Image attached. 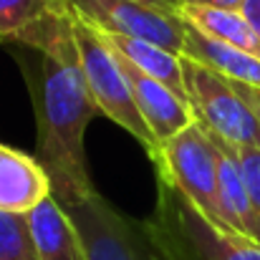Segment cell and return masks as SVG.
Listing matches in <instances>:
<instances>
[{
	"label": "cell",
	"instance_id": "cell-8",
	"mask_svg": "<svg viewBox=\"0 0 260 260\" xmlns=\"http://www.w3.org/2000/svg\"><path fill=\"white\" fill-rule=\"evenodd\" d=\"M119 56V53H116ZM121 69L126 76V84L132 88L134 104L144 119V124L149 126L152 137L157 139V147L162 149L170 139H174L179 132H184L187 126H192L197 121L192 106L179 99L170 86H165L162 81L147 76L144 71H139L137 66H132L126 58H121ZM159 154V152H157Z\"/></svg>",
	"mask_w": 260,
	"mask_h": 260
},
{
	"label": "cell",
	"instance_id": "cell-11",
	"mask_svg": "<svg viewBox=\"0 0 260 260\" xmlns=\"http://www.w3.org/2000/svg\"><path fill=\"white\" fill-rule=\"evenodd\" d=\"M28 222L41 260H88L76 222L53 194L28 212Z\"/></svg>",
	"mask_w": 260,
	"mask_h": 260
},
{
	"label": "cell",
	"instance_id": "cell-14",
	"mask_svg": "<svg viewBox=\"0 0 260 260\" xmlns=\"http://www.w3.org/2000/svg\"><path fill=\"white\" fill-rule=\"evenodd\" d=\"M179 18L187 20L192 28L205 33L212 41L235 46L250 56L260 58V36L243 10H222V8H205V5H184Z\"/></svg>",
	"mask_w": 260,
	"mask_h": 260
},
{
	"label": "cell",
	"instance_id": "cell-9",
	"mask_svg": "<svg viewBox=\"0 0 260 260\" xmlns=\"http://www.w3.org/2000/svg\"><path fill=\"white\" fill-rule=\"evenodd\" d=\"M51 194V174L38 157L0 144V212L28 215Z\"/></svg>",
	"mask_w": 260,
	"mask_h": 260
},
{
	"label": "cell",
	"instance_id": "cell-1",
	"mask_svg": "<svg viewBox=\"0 0 260 260\" xmlns=\"http://www.w3.org/2000/svg\"><path fill=\"white\" fill-rule=\"evenodd\" d=\"M13 43L33 56L28 61L33 66L23 63V74L36 106L38 159L51 174L53 197L61 205L84 197L96 189L88 174L84 137L91 119L101 111L81 69L71 8L61 5Z\"/></svg>",
	"mask_w": 260,
	"mask_h": 260
},
{
	"label": "cell",
	"instance_id": "cell-19",
	"mask_svg": "<svg viewBox=\"0 0 260 260\" xmlns=\"http://www.w3.org/2000/svg\"><path fill=\"white\" fill-rule=\"evenodd\" d=\"M137 3H144V5H152L157 10H165V13H174L179 15V10L187 5V0H137Z\"/></svg>",
	"mask_w": 260,
	"mask_h": 260
},
{
	"label": "cell",
	"instance_id": "cell-16",
	"mask_svg": "<svg viewBox=\"0 0 260 260\" xmlns=\"http://www.w3.org/2000/svg\"><path fill=\"white\" fill-rule=\"evenodd\" d=\"M0 260H41L28 215L0 212Z\"/></svg>",
	"mask_w": 260,
	"mask_h": 260
},
{
	"label": "cell",
	"instance_id": "cell-13",
	"mask_svg": "<svg viewBox=\"0 0 260 260\" xmlns=\"http://www.w3.org/2000/svg\"><path fill=\"white\" fill-rule=\"evenodd\" d=\"M99 33V30H96ZM104 38V43L119 53L121 58H126L132 66H137L139 71H144L147 76L162 81L165 86H170L179 96L189 104L187 96V86H184V71H182V56L172 53L165 46H157L152 41L144 38H132V36H114V33H99Z\"/></svg>",
	"mask_w": 260,
	"mask_h": 260
},
{
	"label": "cell",
	"instance_id": "cell-5",
	"mask_svg": "<svg viewBox=\"0 0 260 260\" xmlns=\"http://www.w3.org/2000/svg\"><path fill=\"white\" fill-rule=\"evenodd\" d=\"M182 71L189 106L197 121L233 147L260 149V119L235 91L233 81L184 56Z\"/></svg>",
	"mask_w": 260,
	"mask_h": 260
},
{
	"label": "cell",
	"instance_id": "cell-20",
	"mask_svg": "<svg viewBox=\"0 0 260 260\" xmlns=\"http://www.w3.org/2000/svg\"><path fill=\"white\" fill-rule=\"evenodd\" d=\"M243 15L250 20V25L255 28V33L260 36V0H248L243 5Z\"/></svg>",
	"mask_w": 260,
	"mask_h": 260
},
{
	"label": "cell",
	"instance_id": "cell-3",
	"mask_svg": "<svg viewBox=\"0 0 260 260\" xmlns=\"http://www.w3.org/2000/svg\"><path fill=\"white\" fill-rule=\"evenodd\" d=\"M74 30H76V46H79V56H81V69L86 76V84L91 88V96L99 106V111L111 119L114 124H119L124 132H129L149 154V159L157 157L159 147L157 139L152 137L149 126L144 124L132 88L126 84L124 69L119 56L104 43V38L86 25L84 20H79L74 15Z\"/></svg>",
	"mask_w": 260,
	"mask_h": 260
},
{
	"label": "cell",
	"instance_id": "cell-4",
	"mask_svg": "<svg viewBox=\"0 0 260 260\" xmlns=\"http://www.w3.org/2000/svg\"><path fill=\"white\" fill-rule=\"evenodd\" d=\"M76 222L88 260H167L152 240L147 222H137L109 205L99 189L61 205Z\"/></svg>",
	"mask_w": 260,
	"mask_h": 260
},
{
	"label": "cell",
	"instance_id": "cell-7",
	"mask_svg": "<svg viewBox=\"0 0 260 260\" xmlns=\"http://www.w3.org/2000/svg\"><path fill=\"white\" fill-rule=\"evenodd\" d=\"M71 13L99 33L144 38L182 56L184 20L137 0H66Z\"/></svg>",
	"mask_w": 260,
	"mask_h": 260
},
{
	"label": "cell",
	"instance_id": "cell-10",
	"mask_svg": "<svg viewBox=\"0 0 260 260\" xmlns=\"http://www.w3.org/2000/svg\"><path fill=\"white\" fill-rule=\"evenodd\" d=\"M210 132V129H207ZM212 142L217 147V207H220V222L240 235H248L255 240V217L250 194L245 187V177L238 162V149L212 134Z\"/></svg>",
	"mask_w": 260,
	"mask_h": 260
},
{
	"label": "cell",
	"instance_id": "cell-18",
	"mask_svg": "<svg viewBox=\"0 0 260 260\" xmlns=\"http://www.w3.org/2000/svg\"><path fill=\"white\" fill-rule=\"evenodd\" d=\"M248 0H187V5H205V8H222V10H243Z\"/></svg>",
	"mask_w": 260,
	"mask_h": 260
},
{
	"label": "cell",
	"instance_id": "cell-17",
	"mask_svg": "<svg viewBox=\"0 0 260 260\" xmlns=\"http://www.w3.org/2000/svg\"><path fill=\"white\" fill-rule=\"evenodd\" d=\"M235 149H238V162H240L245 187L250 194V205H253L255 240L260 243V149H255V147H235Z\"/></svg>",
	"mask_w": 260,
	"mask_h": 260
},
{
	"label": "cell",
	"instance_id": "cell-15",
	"mask_svg": "<svg viewBox=\"0 0 260 260\" xmlns=\"http://www.w3.org/2000/svg\"><path fill=\"white\" fill-rule=\"evenodd\" d=\"M61 5L66 0H0V43H13Z\"/></svg>",
	"mask_w": 260,
	"mask_h": 260
},
{
	"label": "cell",
	"instance_id": "cell-12",
	"mask_svg": "<svg viewBox=\"0 0 260 260\" xmlns=\"http://www.w3.org/2000/svg\"><path fill=\"white\" fill-rule=\"evenodd\" d=\"M182 56L207 66L210 71L225 76L233 84H245V86L260 91L258 56H250L235 46L212 41L205 33H200L197 28H192L187 20H184V51H182Z\"/></svg>",
	"mask_w": 260,
	"mask_h": 260
},
{
	"label": "cell",
	"instance_id": "cell-2",
	"mask_svg": "<svg viewBox=\"0 0 260 260\" xmlns=\"http://www.w3.org/2000/svg\"><path fill=\"white\" fill-rule=\"evenodd\" d=\"M147 230L167 260H260L258 240L215 222L162 177Z\"/></svg>",
	"mask_w": 260,
	"mask_h": 260
},
{
	"label": "cell",
	"instance_id": "cell-6",
	"mask_svg": "<svg viewBox=\"0 0 260 260\" xmlns=\"http://www.w3.org/2000/svg\"><path fill=\"white\" fill-rule=\"evenodd\" d=\"M157 177L174 184L200 212L220 222L217 207V147L210 132L194 121L170 139L152 159ZM222 225V222H220Z\"/></svg>",
	"mask_w": 260,
	"mask_h": 260
}]
</instances>
